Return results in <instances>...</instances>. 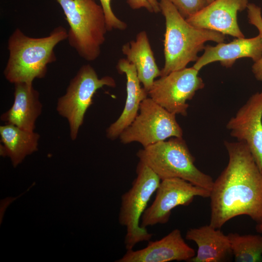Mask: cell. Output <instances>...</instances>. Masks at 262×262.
<instances>
[{
	"mask_svg": "<svg viewBox=\"0 0 262 262\" xmlns=\"http://www.w3.org/2000/svg\"><path fill=\"white\" fill-rule=\"evenodd\" d=\"M224 144L229 161L211 191L209 224L220 229L241 215L262 223V172L246 143L226 141Z\"/></svg>",
	"mask_w": 262,
	"mask_h": 262,
	"instance_id": "obj_1",
	"label": "cell"
},
{
	"mask_svg": "<svg viewBox=\"0 0 262 262\" xmlns=\"http://www.w3.org/2000/svg\"><path fill=\"white\" fill-rule=\"evenodd\" d=\"M67 31L63 26L54 29L49 35L39 38L28 36L18 28L8 40L9 57L3 74L14 84L33 83L35 79L45 77L48 65L56 60L55 46L67 39Z\"/></svg>",
	"mask_w": 262,
	"mask_h": 262,
	"instance_id": "obj_2",
	"label": "cell"
},
{
	"mask_svg": "<svg viewBox=\"0 0 262 262\" xmlns=\"http://www.w3.org/2000/svg\"><path fill=\"white\" fill-rule=\"evenodd\" d=\"M159 2L165 23L164 64L161 76L185 68L189 63L196 61L206 42H225V35L221 33L191 25L168 0H160Z\"/></svg>",
	"mask_w": 262,
	"mask_h": 262,
	"instance_id": "obj_3",
	"label": "cell"
},
{
	"mask_svg": "<svg viewBox=\"0 0 262 262\" xmlns=\"http://www.w3.org/2000/svg\"><path fill=\"white\" fill-rule=\"evenodd\" d=\"M136 155L161 180L178 178L210 191L213 188V178L195 165V158L182 137H171L143 147Z\"/></svg>",
	"mask_w": 262,
	"mask_h": 262,
	"instance_id": "obj_4",
	"label": "cell"
},
{
	"mask_svg": "<svg viewBox=\"0 0 262 262\" xmlns=\"http://www.w3.org/2000/svg\"><path fill=\"white\" fill-rule=\"evenodd\" d=\"M62 7L69 26V45L87 61L100 55L108 31L101 5L95 0H56Z\"/></svg>",
	"mask_w": 262,
	"mask_h": 262,
	"instance_id": "obj_5",
	"label": "cell"
},
{
	"mask_svg": "<svg viewBox=\"0 0 262 262\" xmlns=\"http://www.w3.org/2000/svg\"><path fill=\"white\" fill-rule=\"evenodd\" d=\"M136 174L131 188L121 196L118 215L119 224L126 229L124 244L127 250L151 238L152 234L142 227L140 222L149 199L161 181L151 168L140 161Z\"/></svg>",
	"mask_w": 262,
	"mask_h": 262,
	"instance_id": "obj_6",
	"label": "cell"
},
{
	"mask_svg": "<svg viewBox=\"0 0 262 262\" xmlns=\"http://www.w3.org/2000/svg\"><path fill=\"white\" fill-rule=\"evenodd\" d=\"M114 79L109 76L99 78L90 65L82 66L70 81L66 93L58 100L56 110L68 121L71 140L77 139L85 114L92 104L98 90L104 86L115 87Z\"/></svg>",
	"mask_w": 262,
	"mask_h": 262,
	"instance_id": "obj_7",
	"label": "cell"
},
{
	"mask_svg": "<svg viewBox=\"0 0 262 262\" xmlns=\"http://www.w3.org/2000/svg\"><path fill=\"white\" fill-rule=\"evenodd\" d=\"M182 136L183 131L176 115L149 97L141 103L139 113L119 137L123 144L135 142L145 147L168 138Z\"/></svg>",
	"mask_w": 262,
	"mask_h": 262,
	"instance_id": "obj_8",
	"label": "cell"
},
{
	"mask_svg": "<svg viewBox=\"0 0 262 262\" xmlns=\"http://www.w3.org/2000/svg\"><path fill=\"white\" fill-rule=\"evenodd\" d=\"M199 71L192 66L161 76L154 81L148 95L168 112L186 116L189 107L187 101L205 86Z\"/></svg>",
	"mask_w": 262,
	"mask_h": 262,
	"instance_id": "obj_9",
	"label": "cell"
},
{
	"mask_svg": "<svg viewBox=\"0 0 262 262\" xmlns=\"http://www.w3.org/2000/svg\"><path fill=\"white\" fill-rule=\"evenodd\" d=\"M155 199L141 218L145 228L166 223L171 212L179 206H187L196 196L210 197L211 191L178 178L163 180L156 190Z\"/></svg>",
	"mask_w": 262,
	"mask_h": 262,
	"instance_id": "obj_10",
	"label": "cell"
},
{
	"mask_svg": "<svg viewBox=\"0 0 262 262\" xmlns=\"http://www.w3.org/2000/svg\"><path fill=\"white\" fill-rule=\"evenodd\" d=\"M226 128L232 137L246 144L262 172V90L249 97Z\"/></svg>",
	"mask_w": 262,
	"mask_h": 262,
	"instance_id": "obj_11",
	"label": "cell"
},
{
	"mask_svg": "<svg viewBox=\"0 0 262 262\" xmlns=\"http://www.w3.org/2000/svg\"><path fill=\"white\" fill-rule=\"evenodd\" d=\"M248 3V0H214L186 20L196 28L245 37L238 24L237 14L246 9Z\"/></svg>",
	"mask_w": 262,
	"mask_h": 262,
	"instance_id": "obj_12",
	"label": "cell"
},
{
	"mask_svg": "<svg viewBox=\"0 0 262 262\" xmlns=\"http://www.w3.org/2000/svg\"><path fill=\"white\" fill-rule=\"evenodd\" d=\"M195 255V250L185 242L180 230L176 229L160 240L148 241L147 246L144 248L127 250L126 253L116 262H189Z\"/></svg>",
	"mask_w": 262,
	"mask_h": 262,
	"instance_id": "obj_13",
	"label": "cell"
},
{
	"mask_svg": "<svg viewBox=\"0 0 262 262\" xmlns=\"http://www.w3.org/2000/svg\"><path fill=\"white\" fill-rule=\"evenodd\" d=\"M262 56V40L259 34L249 38H236L228 43L205 46L203 53L193 67L199 71L208 64L219 62L223 66L230 68L240 58H249L256 62Z\"/></svg>",
	"mask_w": 262,
	"mask_h": 262,
	"instance_id": "obj_14",
	"label": "cell"
},
{
	"mask_svg": "<svg viewBox=\"0 0 262 262\" xmlns=\"http://www.w3.org/2000/svg\"><path fill=\"white\" fill-rule=\"evenodd\" d=\"M119 72L126 77L127 98L124 109L119 118L107 129V137L111 140L119 137L133 122L138 114L141 103L147 98L148 92L141 86L136 68L126 58H121L116 66Z\"/></svg>",
	"mask_w": 262,
	"mask_h": 262,
	"instance_id": "obj_15",
	"label": "cell"
},
{
	"mask_svg": "<svg viewBox=\"0 0 262 262\" xmlns=\"http://www.w3.org/2000/svg\"><path fill=\"white\" fill-rule=\"evenodd\" d=\"M14 85V102L11 107L1 115L0 120L5 124L34 131L36 121L42 110L39 93L33 87V83L20 82Z\"/></svg>",
	"mask_w": 262,
	"mask_h": 262,
	"instance_id": "obj_16",
	"label": "cell"
},
{
	"mask_svg": "<svg viewBox=\"0 0 262 262\" xmlns=\"http://www.w3.org/2000/svg\"><path fill=\"white\" fill-rule=\"evenodd\" d=\"M211 225L189 229L187 240L195 242L197 246L196 255L189 262H222L232 253L228 235Z\"/></svg>",
	"mask_w": 262,
	"mask_h": 262,
	"instance_id": "obj_17",
	"label": "cell"
},
{
	"mask_svg": "<svg viewBox=\"0 0 262 262\" xmlns=\"http://www.w3.org/2000/svg\"><path fill=\"white\" fill-rule=\"evenodd\" d=\"M121 50L135 66L141 83L148 92L155 79L161 76V70L156 63L147 32L142 31L138 33L135 40L124 44Z\"/></svg>",
	"mask_w": 262,
	"mask_h": 262,
	"instance_id": "obj_18",
	"label": "cell"
},
{
	"mask_svg": "<svg viewBox=\"0 0 262 262\" xmlns=\"http://www.w3.org/2000/svg\"><path fill=\"white\" fill-rule=\"evenodd\" d=\"M0 155L9 157L14 167L38 150L40 135L34 131L5 124L0 126Z\"/></svg>",
	"mask_w": 262,
	"mask_h": 262,
	"instance_id": "obj_19",
	"label": "cell"
},
{
	"mask_svg": "<svg viewBox=\"0 0 262 262\" xmlns=\"http://www.w3.org/2000/svg\"><path fill=\"white\" fill-rule=\"evenodd\" d=\"M232 254L236 262H257L262 258V236L240 235L230 233L228 235Z\"/></svg>",
	"mask_w": 262,
	"mask_h": 262,
	"instance_id": "obj_20",
	"label": "cell"
},
{
	"mask_svg": "<svg viewBox=\"0 0 262 262\" xmlns=\"http://www.w3.org/2000/svg\"><path fill=\"white\" fill-rule=\"evenodd\" d=\"M248 22L254 26L259 32L262 40V14L260 7L254 3H248L247 6ZM252 72L255 79L262 82V56L252 66Z\"/></svg>",
	"mask_w": 262,
	"mask_h": 262,
	"instance_id": "obj_21",
	"label": "cell"
},
{
	"mask_svg": "<svg viewBox=\"0 0 262 262\" xmlns=\"http://www.w3.org/2000/svg\"><path fill=\"white\" fill-rule=\"evenodd\" d=\"M184 18L196 14L206 6V0H168Z\"/></svg>",
	"mask_w": 262,
	"mask_h": 262,
	"instance_id": "obj_22",
	"label": "cell"
},
{
	"mask_svg": "<svg viewBox=\"0 0 262 262\" xmlns=\"http://www.w3.org/2000/svg\"><path fill=\"white\" fill-rule=\"evenodd\" d=\"M104 13L106 26L108 31L113 29L125 30L127 28V24L119 19L113 12L111 5V0H99Z\"/></svg>",
	"mask_w": 262,
	"mask_h": 262,
	"instance_id": "obj_23",
	"label": "cell"
},
{
	"mask_svg": "<svg viewBox=\"0 0 262 262\" xmlns=\"http://www.w3.org/2000/svg\"><path fill=\"white\" fill-rule=\"evenodd\" d=\"M127 2L133 10L144 8L152 13L161 12L160 2L157 0H127Z\"/></svg>",
	"mask_w": 262,
	"mask_h": 262,
	"instance_id": "obj_24",
	"label": "cell"
},
{
	"mask_svg": "<svg viewBox=\"0 0 262 262\" xmlns=\"http://www.w3.org/2000/svg\"><path fill=\"white\" fill-rule=\"evenodd\" d=\"M256 229L258 232L262 233V223L257 224Z\"/></svg>",
	"mask_w": 262,
	"mask_h": 262,
	"instance_id": "obj_25",
	"label": "cell"
},
{
	"mask_svg": "<svg viewBox=\"0 0 262 262\" xmlns=\"http://www.w3.org/2000/svg\"><path fill=\"white\" fill-rule=\"evenodd\" d=\"M208 3L209 4L210 3H211L212 2H213V1H214V0H206Z\"/></svg>",
	"mask_w": 262,
	"mask_h": 262,
	"instance_id": "obj_26",
	"label": "cell"
}]
</instances>
